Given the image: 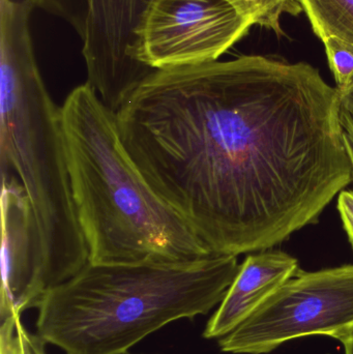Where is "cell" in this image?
I'll list each match as a JSON object with an SVG mask.
<instances>
[{
  "label": "cell",
  "mask_w": 353,
  "mask_h": 354,
  "mask_svg": "<svg viewBox=\"0 0 353 354\" xmlns=\"http://www.w3.org/2000/svg\"><path fill=\"white\" fill-rule=\"evenodd\" d=\"M116 120L149 187L219 255L275 247L353 180L339 89L307 62L157 70Z\"/></svg>",
  "instance_id": "cell-1"
},
{
  "label": "cell",
  "mask_w": 353,
  "mask_h": 354,
  "mask_svg": "<svg viewBox=\"0 0 353 354\" xmlns=\"http://www.w3.org/2000/svg\"><path fill=\"white\" fill-rule=\"evenodd\" d=\"M77 218L93 264H186L215 255L149 187L122 145L116 113L88 84L61 106Z\"/></svg>",
  "instance_id": "cell-2"
},
{
  "label": "cell",
  "mask_w": 353,
  "mask_h": 354,
  "mask_svg": "<svg viewBox=\"0 0 353 354\" xmlns=\"http://www.w3.org/2000/svg\"><path fill=\"white\" fill-rule=\"evenodd\" d=\"M238 256L186 264H86L46 293L35 334L66 354H128L164 326L209 314L236 279Z\"/></svg>",
  "instance_id": "cell-3"
},
{
  "label": "cell",
  "mask_w": 353,
  "mask_h": 354,
  "mask_svg": "<svg viewBox=\"0 0 353 354\" xmlns=\"http://www.w3.org/2000/svg\"><path fill=\"white\" fill-rule=\"evenodd\" d=\"M30 0H0V161L30 201L50 291L78 274L89 253L73 199L61 107L35 60Z\"/></svg>",
  "instance_id": "cell-4"
},
{
  "label": "cell",
  "mask_w": 353,
  "mask_h": 354,
  "mask_svg": "<svg viewBox=\"0 0 353 354\" xmlns=\"http://www.w3.org/2000/svg\"><path fill=\"white\" fill-rule=\"evenodd\" d=\"M352 333L353 266H342L298 270L219 345L223 353L265 354L313 335L342 343Z\"/></svg>",
  "instance_id": "cell-5"
},
{
  "label": "cell",
  "mask_w": 353,
  "mask_h": 354,
  "mask_svg": "<svg viewBox=\"0 0 353 354\" xmlns=\"http://www.w3.org/2000/svg\"><path fill=\"white\" fill-rule=\"evenodd\" d=\"M68 22L82 43L87 83L114 113L155 70L139 57L140 29L153 0H30Z\"/></svg>",
  "instance_id": "cell-6"
},
{
  "label": "cell",
  "mask_w": 353,
  "mask_h": 354,
  "mask_svg": "<svg viewBox=\"0 0 353 354\" xmlns=\"http://www.w3.org/2000/svg\"><path fill=\"white\" fill-rule=\"evenodd\" d=\"M252 26L224 0H153L141 26L139 57L155 71L216 62Z\"/></svg>",
  "instance_id": "cell-7"
},
{
  "label": "cell",
  "mask_w": 353,
  "mask_h": 354,
  "mask_svg": "<svg viewBox=\"0 0 353 354\" xmlns=\"http://www.w3.org/2000/svg\"><path fill=\"white\" fill-rule=\"evenodd\" d=\"M1 319L37 309L46 293L39 227L24 187L2 174Z\"/></svg>",
  "instance_id": "cell-8"
},
{
  "label": "cell",
  "mask_w": 353,
  "mask_h": 354,
  "mask_svg": "<svg viewBox=\"0 0 353 354\" xmlns=\"http://www.w3.org/2000/svg\"><path fill=\"white\" fill-rule=\"evenodd\" d=\"M298 272V260L281 251L248 256L223 301L205 326V339H221L248 319Z\"/></svg>",
  "instance_id": "cell-9"
},
{
  "label": "cell",
  "mask_w": 353,
  "mask_h": 354,
  "mask_svg": "<svg viewBox=\"0 0 353 354\" xmlns=\"http://www.w3.org/2000/svg\"><path fill=\"white\" fill-rule=\"evenodd\" d=\"M321 41L336 37L353 44V0H300Z\"/></svg>",
  "instance_id": "cell-10"
},
{
  "label": "cell",
  "mask_w": 353,
  "mask_h": 354,
  "mask_svg": "<svg viewBox=\"0 0 353 354\" xmlns=\"http://www.w3.org/2000/svg\"><path fill=\"white\" fill-rule=\"evenodd\" d=\"M229 3L240 16L250 21L252 25H259L271 29L277 35H283L281 18L284 14L298 16L303 12L300 0H224Z\"/></svg>",
  "instance_id": "cell-11"
},
{
  "label": "cell",
  "mask_w": 353,
  "mask_h": 354,
  "mask_svg": "<svg viewBox=\"0 0 353 354\" xmlns=\"http://www.w3.org/2000/svg\"><path fill=\"white\" fill-rule=\"evenodd\" d=\"M45 346L37 334L23 326L19 314L1 319L0 354H47Z\"/></svg>",
  "instance_id": "cell-12"
},
{
  "label": "cell",
  "mask_w": 353,
  "mask_h": 354,
  "mask_svg": "<svg viewBox=\"0 0 353 354\" xmlns=\"http://www.w3.org/2000/svg\"><path fill=\"white\" fill-rule=\"evenodd\" d=\"M337 88L344 91L353 81V44L330 37L323 41Z\"/></svg>",
  "instance_id": "cell-13"
},
{
  "label": "cell",
  "mask_w": 353,
  "mask_h": 354,
  "mask_svg": "<svg viewBox=\"0 0 353 354\" xmlns=\"http://www.w3.org/2000/svg\"><path fill=\"white\" fill-rule=\"evenodd\" d=\"M338 210L353 249V189H343L339 194Z\"/></svg>",
  "instance_id": "cell-14"
},
{
  "label": "cell",
  "mask_w": 353,
  "mask_h": 354,
  "mask_svg": "<svg viewBox=\"0 0 353 354\" xmlns=\"http://www.w3.org/2000/svg\"><path fill=\"white\" fill-rule=\"evenodd\" d=\"M340 93V118L348 120L353 126V81L352 84L339 91Z\"/></svg>",
  "instance_id": "cell-15"
},
{
  "label": "cell",
  "mask_w": 353,
  "mask_h": 354,
  "mask_svg": "<svg viewBox=\"0 0 353 354\" xmlns=\"http://www.w3.org/2000/svg\"><path fill=\"white\" fill-rule=\"evenodd\" d=\"M342 130H343V143L345 147L346 153L352 164L353 176V126L348 120L340 118Z\"/></svg>",
  "instance_id": "cell-16"
},
{
  "label": "cell",
  "mask_w": 353,
  "mask_h": 354,
  "mask_svg": "<svg viewBox=\"0 0 353 354\" xmlns=\"http://www.w3.org/2000/svg\"><path fill=\"white\" fill-rule=\"evenodd\" d=\"M345 349V354H353V333L342 342Z\"/></svg>",
  "instance_id": "cell-17"
}]
</instances>
